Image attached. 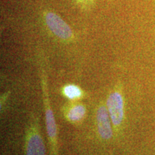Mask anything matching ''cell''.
<instances>
[{
  "instance_id": "cell-6",
  "label": "cell",
  "mask_w": 155,
  "mask_h": 155,
  "mask_svg": "<svg viewBox=\"0 0 155 155\" xmlns=\"http://www.w3.org/2000/svg\"><path fill=\"white\" fill-rule=\"evenodd\" d=\"M62 113L65 121L74 125L82 123L87 115L86 106L78 101L66 103L62 108Z\"/></svg>"
},
{
  "instance_id": "cell-2",
  "label": "cell",
  "mask_w": 155,
  "mask_h": 155,
  "mask_svg": "<svg viewBox=\"0 0 155 155\" xmlns=\"http://www.w3.org/2000/svg\"><path fill=\"white\" fill-rule=\"evenodd\" d=\"M25 155H45L46 149L40 130V120L32 113L27 122L25 134Z\"/></svg>"
},
{
  "instance_id": "cell-7",
  "label": "cell",
  "mask_w": 155,
  "mask_h": 155,
  "mask_svg": "<svg viewBox=\"0 0 155 155\" xmlns=\"http://www.w3.org/2000/svg\"><path fill=\"white\" fill-rule=\"evenodd\" d=\"M61 94L68 101H79L84 97V91L80 86L73 83L65 84L61 89Z\"/></svg>"
},
{
  "instance_id": "cell-1",
  "label": "cell",
  "mask_w": 155,
  "mask_h": 155,
  "mask_svg": "<svg viewBox=\"0 0 155 155\" xmlns=\"http://www.w3.org/2000/svg\"><path fill=\"white\" fill-rule=\"evenodd\" d=\"M40 86H41L42 101H43L45 124L47 135L49 139L51 155H58V127L55 118L54 116L53 108L50 103L49 88H48V75L44 68H41L40 75Z\"/></svg>"
},
{
  "instance_id": "cell-4",
  "label": "cell",
  "mask_w": 155,
  "mask_h": 155,
  "mask_svg": "<svg viewBox=\"0 0 155 155\" xmlns=\"http://www.w3.org/2000/svg\"><path fill=\"white\" fill-rule=\"evenodd\" d=\"M94 127L97 137L104 142L111 141L115 134L106 106L103 102L96 106L94 113Z\"/></svg>"
},
{
  "instance_id": "cell-3",
  "label": "cell",
  "mask_w": 155,
  "mask_h": 155,
  "mask_svg": "<svg viewBox=\"0 0 155 155\" xmlns=\"http://www.w3.org/2000/svg\"><path fill=\"white\" fill-rule=\"evenodd\" d=\"M106 106L111 120L114 132L117 134L123 124L125 116L124 99L121 90L119 87L114 88L108 94Z\"/></svg>"
},
{
  "instance_id": "cell-9",
  "label": "cell",
  "mask_w": 155,
  "mask_h": 155,
  "mask_svg": "<svg viewBox=\"0 0 155 155\" xmlns=\"http://www.w3.org/2000/svg\"><path fill=\"white\" fill-rule=\"evenodd\" d=\"M78 1L81 3H86V2H89L91 1V0H78Z\"/></svg>"
},
{
  "instance_id": "cell-5",
  "label": "cell",
  "mask_w": 155,
  "mask_h": 155,
  "mask_svg": "<svg viewBox=\"0 0 155 155\" xmlns=\"http://www.w3.org/2000/svg\"><path fill=\"white\" fill-rule=\"evenodd\" d=\"M45 20L48 28L58 39L63 42H71L73 40L74 34L72 29L58 15L47 12L45 15Z\"/></svg>"
},
{
  "instance_id": "cell-8",
  "label": "cell",
  "mask_w": 155,
  "mask_h": 155,
  "mask_svg": "<svg viewBox=\"0 0 155 155\" xmlns=\"http://www.w3.org/2000/svg\"><path fill=\"white\" fill-rule=\"evenodd\" d=\"M8 98H9V93H4V94L2 95L1 103H0V104H1V111H2L4 106H5L6 102H7V99H8Z\"/></svg>"
}]
</instances>
